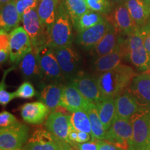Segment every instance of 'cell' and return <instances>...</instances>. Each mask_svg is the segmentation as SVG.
<instances>
[{
    "label": "cell",
    "mask_w": 150,
    "mask_h": 150,
    "mask_svg": "<svg viewBox=\"0 0 150 150\" xmlns=\"http://www.w3.org/2000/svg\"><path fill=\"white\" fill-rule=\"evenodd\" d=\"M136 74L132 67L122 63L112 70L101 73L97 80L102 99L115 98L123 93Z\"/></svg>",
    "instance_id": "1"
},
{
    "label": "cell",
    "mask_w": 150,
    "mask_h": 150,
    "mask_svg": "<svg viewBox=\"0 0 150 150\" xmlns=\"http://www.w3.org/2000/svg\"><path fill=\"white\" fill-rule=\"evenodd\" d=\"M72 20L63 1L59 3L55 21L49 34L47 45L52 48H61L72 45L73 33Z\"/></svg>",
    "instance_id": "2"
},
{
    "label": "cell",
    "mask_w": 150,
    "mask_h": 150,
    "mask_svg": "<svg viewBox=\"0 0 150 150\" xmlns=\"http://www.w3.org/2000/svg\"><path fill=\"white\" fill-rule=\"evenodd\" d=\"M144 35L138 29L127 39V56L138 70L150 71V55L144 45Z\"/></svg>",
    "instance_id": "3"
},
{
    "label": "cell",
    "mask_w": 150,
    "mask_h": 150,
    "mask_svg": "<svg viewBox=\"0 0 150 150\" xmlns=\"http://www.w3.org/2000/svg\"><path fill=\"white\" fill-rule=\"evenodd\" d=\"M133 135L128 150H147L150 132V111L141 110L131 118Z\"/></svg>",
    "instance_id": "4"
},
{
    "label": "cell",
    "mask_w": 150,
    "mask_h": 150,
    "mask_svg": "<svg viewBox=\"0 0 150 150\" xmlns=\"http://www.w3.org/2000/svg\"><path fill=\"white\" fill-rule=\"evenodd\" d=\"M23 27L29 35L33 45V51L47 45L49 33L41 24L38 15L37 8L31 9L23 15L22 18Z\"/></svg>",
    "instance_id": "5"
},
{
    "label": "cell",
    "mask_w": 150,
    "mask_h": 150,
    "mask_svg": "<svg viewBox=\"0 0 150 150\" xmlns=\"http://www.w3.org/2000/svg\"><path fill=\"white\" fill-rule=\"evenodd\" d=\"M29 137V129L25 125L17 122L0 130L1 150H18L25 145Z\"/></svg>",
    "instance_id": "6"
},
{
    "label": "cell",
    "mask_w": 150,
    "mask_h": 150,
    "mask_svg": "<svg viewBox=\"0 0 150 150\" xmlns=\"http://www.w3.org/2000/svg\"><path fill=\"white\" fill-rule=\"evenodd\" d=\"M34 52L36 54L42 76L54 82L59 81L63 73L54 49L48 45H45Z\"/></svg>",
    "instance_id": "7"
},
{
    "label": "cell",
    "mask_w": 150,
    "mask_h": 150,
    "mask_svg": "<svg viewBox=\"0 0 150 150\" xmlns=\"http://www.w3.org/2000/svg\"><path fill=\"white\" fill-rule=\"evenodd\" d=\"M67 142L62 141L47 129L42 127L34 131L22 148L24 150H62Z\"/></svg>",
    "instance_id": "8"
},
{
    "label": "cell",
    "mask_w": 150,
    "mask_h": 150,
    "mask_svg": "<svg viewBox=\"0 0 150 150\" xmlns=\"http://www.w3.org/2000/svg\"><path fill=\"white\" fill-rule=\"evenodd\" d=\"M133 135L131 120L115 118L111 127L107 130L104 140L114 144L122 149H129V143Z\"/></svg>",
    "instance_id": "9"
},
{
    "label": "cell",
    "mask_w": 150,
    "mask_h": 150,
    "mask_svg": "<svg viewBox=\"0 0 150 150\" xmlns=\"http://www.w3.org/2000/svg\"><path fill=\"white\" fill-rule=\"evenodd\" d=\"M33 50V45L29 35L24 27H18L10 33V61L18 63Z\"/></svg>",
    "instance_id": "10"
},
{
    "label": "cell",
    "mask_w": 150,
    "mask_h": 150,
    "mask_svg": "<svg viewBox=\"0 0 150 150\" xmlns=\"http://www.w3.org/2000/svg\"><path fill=\"white\" fill-rule=\"evenodd\" d=\"M127 91L141 109L150 111V71L136 74Z\"/></svg>",
    "instance_id": "11"
},
{
    "label": "cell",
    "mask_w": 150,
    "mask_h": 150,
    "mask_svg": "<svg viewBox=\"0 0 150 150\" xmlns=\"http://www.w3.org/2000/svg\"><path fill=\"white\" fill-rule=\"evenodd\" d=\"M63 75L72 80L81 72V57L71 46L54 49Z\"/></svg>",
    "instance_id": "12"
},
{
    "label": "cell",
    "mask_w": 150,
    "mask_h": 150,
    "mask_svg": "<svg viewBox=\"0 0 150 150\" xmlns=\"http://www.w3.org/2000/svg\"><path fill=\"white\" fill-rule=\"evenodd\" d=\"M112 22L106 17L99 23L79 32L76 43L86 50H92L110 29Z\"/></svg>",
    "instance_id": "13"
},
{
    "label": "cell",
    "mask_w": 150,
    "mask_h": 150,
    "mask_svg": "<svg viewBox=\"0 0 150 150\" xmlns=\"http://www.w3.org/2000/svg\"><path fill=\"white\" fill-rule=\"evenodd\" d=\"M70 83L77 88L89 102L96 105L102 100L97 80L91 74L82 71L70 81Z\"/></svg>",
    "instance_id": "14"
},
{
    "label": "cell",
    "mask_w": 150,
    "mask_h": 150,
    "mask_svg": "<svg viewBox=\"0 0 150 150\" xmlns=\"http://www.w3.org/2000/svg\"><path fill=\"white\" fill-rule=\"evenodd\" d=\"M46 129L62 141L69 143L68 136L72 127L70 115L56 109L48 115L45 122Z\"/></svg>",
    "instance_id": "15"
},
{
    "label": "cell",
    "mask_w": 150,
    "mask_h": 150,
    "mask_svg": "<svg viewBox=\"0 0 150 150\" xmlns=\"http://www.w3.org/2000/svg\"><path fill=\"white\" fill-rule=\"evenodd\" d=\"M96 105L89 102L72 84L63 86L60 106L71 112L79 110L87 112Z\"/></svg>",
    "instance_id": "16"
},
{
    "label": "cell",
    "mask_w": 150,
    "mask_h": 150,
    "mask_svg": "<svg viewBox=\"0 0 150 150\" xmlns=\"http://www.w3.org/2000/svg\"><path fill=\"white\" fill-rule=\"evenodd\" d=\"M126 44L127 40L122 42L118 39L117 45L113 51L95 59L94 62L95 70L102 73L112 70L120 65L122 59L127 56Z\"/></svg>",
    "instance_id": "17"
},
{
    "label": "cell",
    "mask_w": 150,
    "mask_h": 150,
    "mask_svg": "<svg viewBox=\"0 0 150 150\" xmlns=\"http://www.w3.org/2000/svg\"><path fill=\"white\" fill-rule=\"evenodd\" d=\"M50 109L42 102L26 103L20 108L23 120L31 125H40L46 119Z\"/></svg>",
    "instance_id": "18"
},
{
    "label": "cell",
    "mask_w": 150,
    "mask_h": 150,
    "mask_svg": "<svg viewBox=\"0 0 150 150\" xmlns=\"http://www.w3.org/2000/svg\"><path fill=\"white\" fill-rule=\"evenodd\" d=\"M111 17L118 31L122 34L129 36L138 28L125 3L115 6Z\"/></svg>",
    "instance_id": "19"
},
{
    "label": "cell",
    "mask_w": 150,
    "mask_h": 150,
    "mask_svg": "<svg viewBox=\"0 0 150 150\" xmlns=\"http://www.w3.org/2000/svg\"><path fill=\"white\" fill-rule=\"evenodd\" d=\"M115 106L116 118L122 119L130 120L135 114L142 110L127 90L115 97Z\"/></svg>",
    "instance_id": "20"
},
{
    "label": "cell",
    "mask_w": 150,
    "mask_h": 150,
    "mask_svg": "<svg viewBox=\"0 0 150 150\" xmlns=\"http://www.w3.org/2000/svg\"><path fill=\"white\" fill-rule=\"evenodd\" d=\"M109 20L112 22V25L110 29L102 38V40L92 50L91 54L96 59L112 52L115 50L117 45L119 31L112 19L111 20L109 19Z\"/></svg>",
    "instance_id": "21"
},
{
    "label": "cell",
    "mask_w": 150,
    "mask_h": 150,
    "mask_svg": "<svg viewBox=\"0 0 150 150\" xmlns=\"http://www.w3.org/2000/svg\"><path fill=\"white\" fill-rule=\"evenodd\" d=\"M21 20L16 8V0H10L8 3L1 7L0 26L1 29L8 31L18 27Z\"/></svg>",
    "instance_id": "22"
},
{
    "label": "cell",
    "mask_w": 150,
    "mask_h": 150,
    "mask_svg": "<svg viewBox=\"0 0 150 150\" xmlns=\"http://www.w3.org/2000/svg\"><path fill=\"white\" fill-rule=\"evenodd\" d=\"M59 0H41L37 8V12L41 24L50 34L52 24L55 21Z\"/></svg>",
    "instance_id": "23"
},
{
    "label": "cell",
    "mask_w": 150,
    "mask_h": 150,
    "mask_svg": "<svg viewBox=\"0 0 150 150\" xmlns=\"http://www.w3.org/2000/svg\"><path fill=\"white\" fill-rule=\"evenodd\" d=\"M63 89V86L60 84L52 83L47 85L41 91L39 99L50 110H56L60 106Z\"/></svg>",
    "instance_id": "24"
},
{
    "label": "cell",
    "mask_w": 150,
    "mask_h": 150,
    "mask_svg": "<svg viewBox=\"0 0 150 150\" xmlns=\"http://www.w3.org/2000/svg\"><path fill=\"white\" fill-rule=\"evenodd\" d=\"M125 4L137 27L145 25L150 18V10L143 0H126Z\"/></svg>",
    "instance_id": "25"
},
{
    "label": "cell",
    "mask_w": 150,
    "mask_h": 150,
    "mask_svg": "<svg viewBox=\"0 0 150 150\" xmlns=\"http://www.w3.org/2000/svg\"><path fill=\"white\" fill-rule=\"evenodd\" d=\"M96 108L105 129L108 130L116 118L115 98L102 99L96 104Z\"/></svg>",
    "instance_id": "26"
},
{
    "label": "cell",
    "mask_w": 150,
    "mask_h": 150,
    "mask_svg": "<svg viewBox=\"0 0 150 150\" xmlns=\"http://www.w3.org/2000/svg\"><path fill=\"white\" fill-rule=\"evenodd\" d=\"M20 70L25 78L34 79L42 76L35 52L32 50L20 61Z\"/></svg>",
    "instance_id": "27"
},
{
    "label": "cell",
    "mask_w": 150,
    "mask_h": 150,
    "mask_svg": "<svg viewBox=\"0 0 150 150\" xmlns=\"http://www.w3.org/2000/svg\"><path fill=\"white\" fill-rule=\"evenodd\" d=\"M104 19V17L102 14L88 9L75 22L73 25L79 33L96 25Z\"/></svg>",
    "instance_id": "28"
},
{
    "label": "cell",
    "mask_w": 150,
    "mask_h": 150,
    "mask_svg": "<svg viewBox=\"0 0 150 150\" xmlns=\"http://www.w3.org/2000/svg\"><path fill=\"white\" fill-rule=\"evenodd\" d=\"M87 113L91 121L93 140H104L107 131L106 130L104 125L99 118L96 106L90 108L87 111Z\"/></svg>",
    "instance_id": "29"
},
{
    "label": "cell",
    "mask_w": 150,
    "mask_h": 150,
    "mask_svg": "<svg viewBox=\"0 0 150 150\" xmlns=\"http://www.w3.org/2000/svg\"><path fill=\"white\" fill-rule=\"evenodd\" d=\"M70 122L73 129L92 135L91 125L87 112L83 110H76L70 115Z\"/></svg>",
    "instance_id": "30"
},
{
    "label": "cell",
    "mask_w": 150,
    "mask_h": 150,
    "mask_svg": "<svg viewBox=\"0 0 150 150\" xmlns=\"http://www.w3.org/2000/svg\"><path fill=\"white\" fill-rule=\"evenodd\" d=\"M70 15L72 24L88 10L86 0H63Z\"/></svg>",
    "instance_id": "31"
},
{
    "label": "cell",
    "mask_w": 150,
    "mask_h": 150,
    "mask_svg": "<svg viewBox=\"0 0 150 150\" xmlns=\"http://www.w3.org/2000/svg\"><path fill=\"white\" fill-rule=\"evenodd\" d=\"M88 8L102 15L110 14L113 6L109 0H86Z\"/></svg>",
    "instance_id": "32"
},
{
    "label": "cell",
    "mask_w": 150,
    "mask_h": 150,
    "mask_svg": "<svg viewBox=\"0 0 150 150\" xmlns=\"http://www.w3.org/2000/svg\"><path fill=\"white\" fill-rule=\"evenodd\" d=\"M10 34L7 31L1 29L0 31V62L4 63L8 59H10Z\"/></svg>",
    "instance_id": "33"
},
{
    "label": "cell",
    "mask_w": 150,
    "mask_h": 150,
    "mask_svg": "<svg viewBox=\"0 0 150 150\" xmlns=\"http://www.w3.org/2000/svg\"><path fill=\"white\" fill-rule=\"evenodd\" d=\"M16 97L18 98L30 99L36 95V91L32 84L29 81H25L20 85V87L15 92Z\"/></svg>",
    "instance_id": "34"
},
{
    "label": "cell",
    "mask_w": 150,
    "mask_h": 150,
    "mask_svg": "<svg viewBox=\"0 0 150 150\" xmlns=\"http://www.w3.org/2000/svg\"><path fill=\"white\" fill-rule=\"evenodd\" d=\"M41 0H16V8L20 18L31 9L37 8Z\"/></svg>",
    "instance_id": "35"
},
{
    "label": "cell",
    "mask_w": 150,
    "mask_h": 150,
    "mask_svg": "<svg viewBox=\"0 0 150 150\" xmlns=\"http://www.w3.org/2000/svg\"><path fill=\"white\" fill-rule=\"evenodd\" d=\"M18 122L16 117L8 111H2L0 113V127L1 129L13 126Z\"/></svg>",
    "instance_id": "36"
},
{
    "label": "cell",
    "mask_w": 150,
    "mask_h": 150,
    "mask_svg": "<svg viewBox=\"0 0 150 150\" xmlns=\"http://www.w3.org/2000/svg\"><path fill=\"white\" fill-rule=\"evenodd\" d=\"M5 76L6 73L4 76V78L2 79V81H1V86H0V104L2 105V106H6V105L8 104L12 99H13L16 97L15 93H9V92L6 91L4 88Z\"/></svg>",
    "instance_id": "37"
},
{
    "label": "cell",
    "mask_w": 150,
    "mask_h": 150,
    "mask_svg": "<svg viewBox=\"0 0 150 150\" xmlns=\"http://www.w3.org/2000/svg\"><path fill=\"white\" fill-rule=\"evenodd\" d=\"M74 146H76L78 150H99V142L96 140L83 143H76Z\"/></svg>",
    "instance_id": "38"
},
{
    "label": "cell",
    "mask_w": 150,
    "mask_h": 150,
    "mask_svg": "<svg viewBox=\"0 0 150 150\" xmlns=\"http://www.w3.org/2000/svg\"><path fill=\"white\" fill-rule=\"evenodd\" d=\"M99 150H120L119 147L106 140H98Z\"/></svg>",
    "instance_id": "39"
},
{
    "label": "cell",
    "mask_w": 150,
    "mask_h": 150,
    "mask_svg": "<svg viewBox=\"0 0 150 150\" xmlns=\"http://www.w3.org/2000/svg\"><path fill=\"white\" fill-rule=\"evenodd\" d=\"M92 135L88 133L83 131H78V140L77 143H83V142H88L91 140Z\"/></svg>",
    "instance_id": "40"
},
{
    "label": "cell",
    "mask_w": 150,
    "mask_h": 150,
    "mask_svg": "<svg viewBox=\"0 0 150 150\" xmlns=\"http://www.w3.org/2000/svg\"><path fill=\"white\" fill-rule=\"evenodd\" d=\"M144 45H145L146 50L150 55V31L144 36Z\"/></svg>",
    "instance_id": "41"
},
{
    "label": "cell",
    "mask_w": 150,
    "mask_h": 150,
    "mask_svg": "<svg viewBox=\"0 0 150 150\" xmlns=\"http://www.w3.org/2000/svg\"><path fill=\"white\" fill-rule=\"evenodd\" d=\"M109 1L111 2L112 5L113 6V7H115L116 6L125 3L126 0H109Z\"/></svg>",
    "instance_id": "42"
},
{
    "label": "cell",
    "mask_w": 150,
    "mask_h": 150,
    "mask_svg": "<svg viewBox=\"0 0 150 150\" xmlns=\"http://www.w3.org/2000/svg\"><path fill=\"white\" fill-rule=\"evenodd\" d=\"M62 150H72V149L71 147V145L70 143H66L63 149H62Z\"/></svg>",
    "instance_id": "43"
},
{
    "label": "cell",
    "mask_w": 150,
    "mask_h": 150,
    "mask_svg": "<svg viewBox=\"0 0 150 150\" xmlns=\"http://www.w3.org/2000/svg\"><path fill=\"white\" fill-rule=\"evenodd\" d=\"M10 0H0V3H1V6H3L6 4H7Z\"/></svg>",
    "instance_id": "44"
},
{
    "label": "cell",
    "mask_w": 150,
    "mask_h": 150,
    "mask_svg": "<svg viewBox=\"0 0 150 150\" xmlns=\"http://www.w3.org/2000/svg\"><path fill=\"white\" fill-rule=\"evenodd\" d=\"M143 1H144V2H145V4L147 5V6L149 8V10H150V0H143Z\"/></svg>",
    "instance_id": "45"
},
{
    "label": "cell",
    "mask_w": 150,
    "mask_h": 150,
    "mask_svg": "<svg viewBox=\"0 0 150 150\" xmlns=\"http://www.w3.org/2000/svg\"><path fill=\"white\" fill-rule=\"evenodd\" d=\"M147 150H150V132H149V145H148Z\"/></svg>",
    "instance_id": "46"
},
{
    "label": "cell",
    "mask_w": 150,
    "mask_h": 150,
    "mask_svg": "<svg viewBox=\"0 0 150 150\" xmlns=\"http://www.w3.org/2000/svg\"><path fill=\"white\" fill-rule=\"evenodd\" d=\"M18 150H24V149L22 148V149H18Z\"/></svg>",
    "instance_id": "47"
},
{
    "label": "cell",
    "mask_w": 150,
    "mask_h": 150,
    "mask_svg": "<svg viewBox=\"0 0 150 150\" xmlns=\"http://www.w3.org/2000/svg\"><path fill=\"white\" fill-rule=\"evenodd\" d=\"M120 150H127V149H120Z\"/></svg>",
    "instance_id": "48"
}]
</instances>
